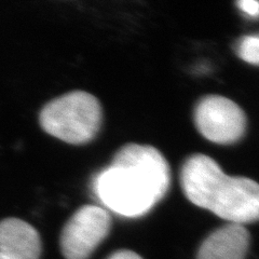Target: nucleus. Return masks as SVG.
Instances as JSON below:
<instances>
[{
    "instance_id": "nucleus-1",
    "label": "nucleus",
    "mask_w": 259,
    "mask_h": 259,
    "mask_svg": "<svg viewBox=\"0 0 259 259\" xmlns=\"http://www.w3.org/2000/svg\"><path fill=\"white\" fill-rule=\"evenodd\" d=\"M171 169L163 155L149 145L127 144L96 176L95 194L112 212L142 216L165 197Z\"/></svg>"
},
{
    "instance_id": "nucleus-2",
    "label": "nucleus",
    "mask_w": 259,
    "mask_h": 259,
    "mask_svg": "<svg viewBox=\"0 0 259 259\" xmlns=\"http://www.w3.org/2000/svg\"><path fill=\"white\" fill-rule=\"evenodd\" d=\"M42 130L65 143L82 145L100 132L103 109L90 93L74 91L49 102L39 116Z\"/></svg>"
},
{
    "instance_id": "nucleus-3",
    "label": "nucleus",
    "mask_w": 259,
    "mask_h": 259,
    "mask_svg": "<svg viewBox=\"0 0 259 259\" xmlns=\"http://www.w3.org/2000/svg\"><path fill=\"white\" fill-rule=\"evenodd\" d=\"M230 224L244 225L259 221V184L243 176L226 173L217 182L206 208Z\"/></svg>"
},
{
    "instance_id": "nucleus-4",
    "label": "nucleus",
    "mask_w": 259,
    "mask_h": 259,
    "mask_svg": "<svg viewBox=\"0 0 259 259\" xmlns=\"http://www.w3.org/2000/svg\"><path fill=\"white\" fill-rule=\"evenodd\" d=\"M194 123L209 142L231 145L246 131V116L238 104L221 95H207L194 108Z\"/></svg>"
},
{
    "instance_id": "nucleus-5",
    "label": "nucleus",
    "mask_w": 259,
    "mask_h": 259,
    "mask_svg": "<svg viewBox=\"0 0 259 259\" xmlns=\"http://www.w3.org/2000/svg\"><path fill=\"white\" fill-rule=\"evenodd\" d=\"M111 217L97 205H83L72 214L61 233V249L66 259H89L107 238Z\"/></svg>"
},
{
    "instance_id": "nucleus-6",
    "label": "nucleus",
    "mask_w": 259,
    "mask_h": 259,
    "mask_svg": "<svg viewBox=\"0 0 259 259\" xmlns=\"http://www.w3.org/2000/svg\"><path fill=\"white\" fill-rule=\"evenodd\" d=\"M225 172L217 162L206 155L197 153L184 162L181 169V185L192 204L206 208L215 185Z\"/></svg>"
},
{
    "instance_id": "nucleus-7",
    "label": "nucleus",
    "mask_w": 259,
    "mask_h": 259,
    "mask_svg": "<svg viewBox=\"0 0 259 259\" xmlns=\"http://www.w3.org/2000/svg\"><path fill=\"white\" fill-rule=\"evenodd\" d=\"M41 239L38 231L19 218L0 222V254L8 259H39Z\"/></svg>"
},
{
    "instance_id": "nucleus-8",
    "label": "nucleus",
    "mask_w": 259,
    "mask_h": 259,
    "mask_svg": "<svg viewBox=\"0 0 259 259\" xmlns=\"http://www.w3.org/2000/svg\"><path fill=\"white\" fill-rule=\"evenodd\" d=\"M249 243V232L244 226L226 225L202 242L197 259H245Z\"/></svg>"
},
{
    "instance_id": "nucleus-9",
    "label": "nucleus",
    "mask_w": 259,
    "mask_h": 259,
    "mask_svg": "<svg viewBox=\"0 0 259 259\" xmlns=\"http://www.w3.org/2000/svg\"><path fill=\"white\" fill-rule=\"evenodd\" d=\"M234 50L241 60L259 66V35L241 37L236 42Z\"/></svg>"
},
{
    "instance_id": "nucleus-10",
    "label": "nucleus",
    "mask_w": 259,
    "mask_h": 259,
    "mask_svg": "<svg viewBox=\"0 0 259 259\" xmlns=\"http://www.w3.org/2000/svg\"><path fill=\"white\" fill-rule=\"evenodd\" d=\"M239 9L249 18H259V3L255 0H241L237 3Z\"/></svg>"
},
{
    "instance_id": "nucleus-11",
    "label": "nucleus",
    "mask_w": 259,
    "mask_h": 259,
    "mask_svg": "<svg viewBox=\"0 0 259 259\" xmlns=\"http://www.w3.org/2000/svg\"><path fill=\"white\" fill-rule=\"evenodd\" d=\"M107 259H143L139 254H136L132 250L122 249L111 254Z\"/></svg>"
},
{
    "instance_id": "nucleus-12",
    "label": "nucleus",
    "mask_w": 259,
    "mask_h": 259,
    "mask_svg": "<svg viewBox=\"0 0 259 259\" xmlns=\"http://www.w3.org/2000/svg\"><path fill=\"white\" fill-rule=\"evenodd\" d=\"M0 259H8V258H6L5 256H3L2 254H0Z\"/></svg>"
}]
</instances>
